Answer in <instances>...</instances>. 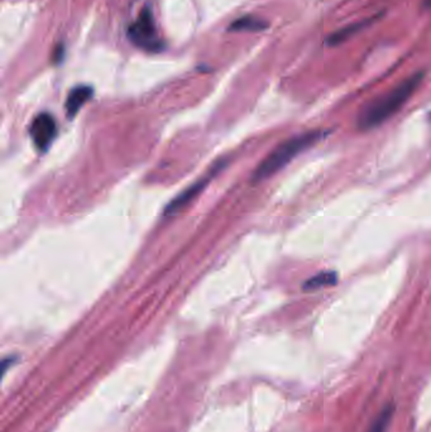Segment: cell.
<instances>
[{
	"label": "cell",
	"mask_w": 431,
	"mask_h": 432,
	"mask_svg": "<svg viewBox=\"0 0 431 432\" xmlns=\"http://www.w3.org/2000/svg\"><path fill=\"white\" fill-rule=\"evenodd\" d=\"M423 78L424 74H415L403 80L401 84L395 86L392 90L387 91L386 94L368 103L358 114L357 126L361 131H372L377 126H382L384 122L402 109L403 105L415 94Z\"/></svg>",
	"instance_id": "6da1fadb"
},
{
	"label": "cell",
	"mask_w": 431,
	"mask_h": 432,
	"mask_svg": "<svg viewBox=\"0 0 431 432\" xmlns=\"http://www.w3.org/2000/svg\"><path fill=\"white\" fill-rule=\"evenodd\" d=\"M323 137L324 133L314 131L295 135L290 140H285L259 163V166L253 174V180L259 182L271 177L279 169L285 167L286 165H288L296 156L302 153L307 148L313 147L316 142H319Z\"/></svg>",
	"instance_id": "7a4b0ae2"
},
{
	"label": "cell",
	"mask_w": 431,
	"mask_h": 432,
	"mask_svg": "<svg viewBox=\"0 0 431 432\" xmlns=\"http://www.w3.org/2000/svg\"><path fill=\"white\" fill-rule=\"evenodd\" d=\"M128 37L139 49L147 51H160L162 49V42L157 35L152 12L149 8H145L138 18L129 26Z\"/></svg>",
	"instance_id": "3957f363"
},
{
	"label": "cell",
	"mask_w": 431,
	"mask_h": 432,
	"mask_svg": "<svg viewBox=\"0 0 431 432\" xmlns=\"http://www.w3.org/2000/svg\"><path fill=\"white\" fill-rule=\"evenodd\" d=\"M224 166H225V162H224V160L214 165L213 168L209 171L208 174H205V176H202L200 180H197V181L193 183L190 188H186L182 194H180V195L174 199V201L168 203L166 211H165V215H172L176 211H179V210L182 209V208H185L188 203L193 201L195 197L202 192V190L205 188V186L208 185L209 182L213 180V177H214Z\"/></svg>",
	"instance_id": "277c9868"
},
{
	"label": "cell",
	"mask_w": 431,
	"mask_h": 432,
	"mask_svg": "<svg viewBox=\"0 0 431 432\" xmlns=\"http://www.w3.org/2000/svg\"><path fill=\"white\" fill-rule=\"evenodd\" d=\"M31 138L38 149H47L57 134V124L52 115L42 113L37 115L31 124Z\"/></svg>",
	"instance_id": "5b68a950"
},
{
	"label": "cell",
	"mask_w": 431,
	"mask_h": 432,
	"mask_svg": "<svg viewBox=\"0 0 431 432\" xmlns=\"http://www.w3.org/2000/svg\"><path fill=\"white\" fill-rule=\"evenodd\" d=\"M92 97V89L90 86H77L70 91L69 97L66 100V112L70 118L75 117L83 105L89 101Z\"/></svg>",
	"instance_id": "8992f818"
},
{
	"label": "cell",
	"mask_w": 431,
	"mask_h": 432,
	"mask_svg": "<svg viewBox=\"0 0 431 432\" xmlns=\"http://www.w3.org/2000/svg\"><path fill=\"white\" fill-rule=\"evenodd\" d=\"M267 26L268 24L259 18L245 15L233 22L229 26V31L230 32H258V31H264L267 28Z\"/></svg>",
	"instance_id": "52a82bcc"
},
{
	"label": "cell",
	"mask_w": 431,
	"mask_h": 432,
	"mask_svg": "<svg viewBox=\"0 0 431 432\" xmlns=\"http://www.w3.org/2000/svg\"><path fill=\"white\" fill-rule=\"evenodd\" d=\"M336 283H338L336 273L327 271V272L319 273V274L314 276L311 279H307L305 283H304L302 288L305 291L311 292V291H316V290L324 288V287L335 286Z\"/></svg>",
	"instance_id": "ba28073f"
},
{
	"label": "cell",
	"mask_w": 431,
	"mask_h": 432,
	"mask_svg": "<svg viewBox=\"0 0 431 432\" xmlns=\"http://www.w3.org/2000/svg\"><path fill=\"white\" fill-rule=\"evenodd\" d=\"M366 23H357V24H350V26H348L345 28L339 29V31H336L335 33L330 35L329 38H327V43L329 44H332V46H336V44H341V43L344 42V41H347L349 37H352V35H355L358 31H361V27L364 26Z\"/></svg>",
	"instance_id": "9c48e42d"
},
{
	"label": "cell",
	"mask_w": 431,
	"mask_h": 432,
	"mask_svg": "<svg viewBox=\"0 0 431 432\" xmlns=\"http://www.w3.org/2000/svg\"><path fill=\"white\" fill-rule=\"evenodd\" d=\"M393 416V406L389 404L384 410H383L378 417L375 418L373 425L371 427L369 432H386L389 429V422Z\"/></svg>",
	"instance_id": "30bf717a"
},
{
	"label": "cell",
	"mask_w": 431,
	"mask_h": 432,
	"mask_svg": "<svg viewBox=\"0 0 431 432\" xmlns=\"http://www.w3.org/2000/svg\"><path fill=\"white\" fill-rule=\"evenodd\" d=\"M63 53H65V49H63V44L57 46L55 51H54V55H52V60H54V63H61L63 58Z\"/></svg>",
	"instance_id": "8fae6325"
}]
</instances>
